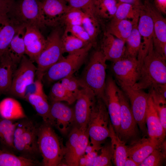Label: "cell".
I'll return each instance as SVG.
<instances>
[{
	"label": "cell",
	"mask_w": 166,
	"mask_h": 166,
	"mask_svg": "<svg viewBox=\"0 0 166 166\" xmlns=\"http://www.w3.org/2000/svg\"><path fill=\"white\" fill-rule=\"evenodd\" d=\"M8 14L19 26H33L39 29L46 26L38 0H21L15 2Z\"/></svg>",
	"instance_id": "obj_7"
},
{
	"label": "cell",
	"mask_w": 166,
	"mask_h": 166,
	"mask_svg": "<svg viewBox=\"0 0 166 166\" xmlns=\"http://www.w3.org/2000/svg\"><path fill=\"white\" fill-rule=\"evenodd\" d=\"M20 26L12 19L8 13L0 15V56L7 49Z\"/></svg>",
	"instance_id": "obj_24"
},
{
	"label": "cell",
	"mask_w": 166,
	"mask_h": 166,
	"mask_svg": "<svg viewBox=\"0 0 166 166\" xmlns=\"http://www.w3.org/2000/svg\"><path fill=\"white\" fill-rule=\"evenodd\" d=\"M18 65L6 50L0 56V96L9 92L14 74Z\"/></svg>",
	"instance_id": "obj_23"
},
{
	"label": "cell",
	"mask_w": 166,
	"mask_h": 166,
	"mask_svg": "<svg viewBox=\"0 0 166 166\" xmlns=\"http://www.w3.org/2000/svg\"><path fill=\"white\" fill-rule=\"evenodd\" d=\"M118 88L112 77L109 76L106 78L104 101L107 107L111 124L119 137L121 105L118 93Z\"/></svg>",
	"instance_id": "obj_16"
},
{
	"label": "cell",
	"mask_w": 166,
	"mask_h": 166,
	"mask_svg": "<svg viewBox=\"0 0 166 166\" xmlns=\"http://www.w3.org/2000/svg\"><path fill=\"white\" fill-rule=\"evenodd\" d=\"M93 46L92 44H89L80 49L68 53L65 57L63 56L47 70L42 79L44 78L48 83H51L73 74L85 62Z\"/></svg>",
	"instance_id": "obj_6"
},
{
	"label": "cell",
	"mask_w": 166,
	"mask_h": 166,
	"mask_svg": "<svg viewBox=\"0 0 166 166\" xmlns=\"http://www.w3.org/2000/svg\"><path fill=\"white\" fill-rule=\"evenodd\" d=\"M106 60L101 50L94 51L85 66L80 78L81 87L91 91L97 97L105 99L106 79Z\"/></svg>",
	"instance_id": "obj_2"
},
{
	"label": "cell",
	"mask_w": 166,
	"mask_h": 166,
	"mask_svg": "<svg viewBox=\"0 0 166 166\" xmlns=\"http://www.w3.org/2000/svg\"><path fill=\"white\" fill-rule=\"evenodd\" d=\"M38 164L37 160L17 156L6 149L0 148V166H34Z\"/></svg>",
	"instance_id": "obj_32"
},
{
	"label": "cell",
	"mask_w": 166,
	"mask_h": 166,
	"mask_svg": "<svg viewBox=\"0 0 166 166\" xmlns=\"http://www.w3.org/2000/svg\"><path fill=\"white\" fill-rule=\"evenodd\" d=\"M119 3L118 0H95L94 12L96 16L105 19H112Z\"/></svg>",
	"instance_id": "obj_34"
},
{
	"label": "cell",
	"mask_w": 166,
	"mask_h": 166,
	"mask_svg": "<svg viewBox=\"0 0 166 166\" xmlns=\"http://www.w3.org/2000/svg\"><path fill=\"white\" fill-rule=\"evenodd\" d=\"M135 24L132 31L125 42L126 44L124 56L137 57L141 44V36Z\"/></svg>",
	"instance_id": "obj_35"
},
{
	"label": "cell",
	"mask_w": 166,
	"mask_h": 166,
	"mask_svg": "<svg viewBox=\"0 0 166 166\" xmlns=\"http://www.w3.org/2000/svg\"><path fill=\"white\" fill-rule=\"evenodd\" d=\"M15 3V0H0V15L8 13Z\"/></svg>",
	"instance_id": "obj_47"
},
{
	"label": "cell",
	"mask_w": 166,
	"mask_h": 166,
	"mask_svg": "<svg viewBox=\"0 0 166 166\" xmlns=\"http://www.w3.org/2000/svg\"><path fill=\"white\" fill-rule=\"evenodd\" d=\"M84 13L78 9L70 7L61 18L59 22L65 27L81 25Z\"/></svg>",
	"instance_id": "obj_41"
},
{
	"label": "cell",
	"mask_w": 166,
	"mask_h": 166,
	"mask_svg": "<svg viewBox=\"0 0 166 166\" xmlns=\"http://www.w3.org/2000/svg\"><path fill=\"white\" fill-rule=\"evenodd\" d=\"M124 166H139V164L131 158L128 157L124 162Z\"/></svg>",
	"instance_id": "obj_50"
},
{
	"label": "cell",
	"mask_w": 166,
	"mask_h": 166,
	"mask_svg": "<svg viewBox=\"0 0 166 166\" xmlns=\"http://www.w3.org/2000/svg\"><path fill=\"white\" fill-rule=\"evenodd\" d=\"M157 146L149 138L144 136L128 146V157L131 158L139 165Z\"/></svg>",
	"instance_id": "obj_25"
},
{
	"label": "cell",
	"mask_w": 166,
	"mask_h": 166,
	"mask_svg": "<svg viewBox=\"0 0 166 166\" xmlns=\"http://www.w3.org/2000/svg\"><path fill=\"white\" fill-rule=\"evenodd\" d=\"M65 0L69 7L80 10L89 15L96 16L94 12L95 0Z\"/></svg>",
	"instance_id": "obj_43"
},
{
	"label": "cell",
	"mask_w": 166,
	"mask_h": 166,
	"mask_svg": "<svg viewBox=\"0 0 166 166\" xmlns=\"http://www.w3.org/2000/svg\"><path fill=\"white\" fill-rule=\"evenodd\" d=\"M146 123L147 134L150 140L157 145L161 144L165 140L166 131L162 125L149 94L146 109Z\"/></svg>",
	"instance_id": "obj_19"
},
{
	"label": "cell",
	"mask_w": 166,
	"mask_h": 166,
	"mask_svg": "<svg viewBox=\"0 0 166 166\" xmlns=\"http://www.w3.org/2000/svg\"><path fill=\"white\" fill-rule=\"evenodd\" d=\"M135 24L129 20L113 18L108 25L107 32L126 42Z\"/></svg>",
	"instance_id": "obj_31"
},
{
	"label": "cell",
	"mask_w": 166,
	"mask_h": 166,
	"mask_svg": "<svg viewBox=\"0 0 166 166\" xmlns=\"http://www.w3.org/2000/svg\"><path fill=\"white\" fill-rule=\"evenodd\" d=\"M48 98L50 102L64 101L66 102L69 105L73 103L77 99L65 89L60 81L53 85Z\"/></svg>",
	"instance_id": "obj_36"
},
{
	"label": "cell",
	"mask_w": 166,
	"mask_h": 166,
	"mask_svg": "<svg viewBox=\"0 0 166 166\" xmlns=\"http://www.w3.org/2000/svg\"><path fill=\"white\" fill-rule=\"evenodd\" d=\"M42 81V80L37 78L28 85L26 90L25 96L28 94H31L44 93Z\"/></svg>",
	"instance_id": "obj_46"
},
{
	"label": "cell",
	"mask_w": 166,
	"mask_h": 166,
	"mask_svg": "<svg viewBox=\"0 0 166 166\" xmlns=\"http://www.w3.org/2000/svg\"><path fill=\"white\" fill-rule=\"evenodd\" d=\"M81 26L89 34L93 45L95 44L99 32L97 18L84 13Z\"/></svg>",
	"instance_id": "obj_40"
},
{
	"label": "cell",
	"mask_w": 166,
	"mask_h": 166,
	"mask_svg": "<svg viewBox=\"0 0 166 166\" xmlns=\"http://www.w3.org/2000/svg\"><path fill=\"white\" fill-rule=\"evenodd\" d=\"M166 141L157 145L152 152L139 166H160L166 159Z\"/></svg>",
	"instance_id": "obj_37"
},
{
	"label": "cell",
	"mask_w": 166,
	"mask_h": 166,
	"mask_svg": "<svg viewBox=\"0 0 166 166\" xmlns=\"http://www.w3.org/2000/svg\"><path fill=\"white\" fill-rule=\"evenodd\" d=\"M164 130L166 131V98L153 89L149 92Z\"/></svg>",
	"instance_id": "obj_39"
},
{
	"label": "cell",
	"mask_w": 166,
	"mask_h": 166,
	"mask_svg": "<svg viewBox=\"0 0 166 166\" xmlns=\"http://www.w3.org/2000/svg\"><path fill=\"white\" fill-rule=\"evenodd\" d=\"M96 97L90 90L82 87L76 100L74 109L75 125L87 129V124L92 108Z\"/></svg>",
	"instance_id": "obj_17"
},
{
	"label": "cell",
	"mask_w": 166,
	"mask_h": 166,
	"mask_svg": "<svg viewBox=\"0 0 166 166\" xmlns=\"http://www.w3.org/2000/svg\"><path fill=\"white\" fill-rule=\"evenodd\" d=\"M50 118L49 124L64 136L75 125L74 109L62 101L50 102Z\"/></svg>",
	"instance_id": "obj_14"
},
{
	"label": "cell",
	"mask_w": 166,
	"mask_h": 166,
	"mask_svg": "<svg viewBox=\"0 0 166 166\" xmlns=\"http://www.w3.org/2000/svg\"><path fill=\"white\" fill-rule=\"evenodd\" d=\"M109 137L113 151L112 161L117 166H124L128 157V146L121 140L115 132L110 120L109 124Z\"/></svg>",
	"instance_id": "obj_26"
},
{
	"label": "cell",
	"mask_w": 166,
	"mask_h": 166,
	"mask_svg": "<svg viewBox=\"0 0 166 166\" xmlns=\"http://www.w3.org/2000/svg\"><path fill=\"white\" fill-rule=\"evenodd\" d=\"M118 95L121 105L120 128L119 137L126 144H131L139 138L137 124L131 109L129 100L126 94L119 88Z\"/></svg>",
	"instance_id": "obj_10"
},
{
	"label": "cell",
	"mask_w": 166,
	"mask_h": 166,
	"mask_svg": "<svg viewBox=\"0 0 166 166\" xmlns=\"http://www.w3.org/2000/svg\"><path fill=\"white\" fill-rule=\"evenodd\" d=\"M24 42L25 54L33 62H36L45 47L46 38L38 28L27 26H26Z\"/></svg>",
	"instance_id": "obj_20"
},
{
	"label": "cell",
	"mask_w": 166,
	"mask_h": 166,
	"mask_svg": "<svg viewBox=\"0 0 166 166\" xmlns=\"http://www.w3.org/2000/svg\"><path fill=\"white\" fill-rule=\"evenodd\" d=\"M149 0L151 1L152 0Z\"/></svg>",
	"instance_id": "obj_51"
},
{
	"label": "cell",
	"mask_w": 166,
	"mask_h": 166,
	"mask_svg": "<svg viewBox=\"0 0 166 166\" xmlns=\"http://www.w3.org/2000/svg\"><path fill=\"white\" fill-rule=\"evenodd\" d=\"M110 121L107 107L104 100L96 97L88 122V131L91 144L100 150L102 144L109 137Z\"/></svg>",
	"instance_id": "obj_5"
},
{
	"label": "cell",
	"mask_w": 166,
	"mask_h": 166,
	"mask_svg": "<svg viewBox=\"0 0 166 166\" xmlns=\"http://www.w3.org/2000/svg\"><path fill=\"white\" fill-rule=\"evenodd\" d=\"M53 127L44 122L38 126V144L44 166H59L65 154L63 140Z\"/></svg>",
	"instance_id": "obj_3"
},
{
	"label": "cell",
	"mask_w": 166,
	"mask_h": 166,
	"mask_svg": "<svg viewBox=\"0 0 166 166\" xmlns=\"http://www.w3.org/2000/svg\"><path fill=\"white\" fill-rule=\"evenodd\" d=\"M0 116L8 120H16L26 117L20 103L11 97H7L0 102Z\"/></svg>",
	"instance_id": "obj_27"
},
{
	"label": "cell",
	"mask_w": 166,
	"mask_h": 166,
	"mask_svg": "<svg viewBox=\"0 0 166 166\" xmlns=\"http://www.w3.org/2000/svg\"><path fill=\"white\" fill-rule=\"evenodd\" d=\"M137 28L141 36V44L137 58L141 67L150 47L153 44V22L144 5L140 11Z\"/></svg>",
	"instance_id": "obj_18"
},
{
	"label": "cell",
	"mask_w": 166,
	"mask_h": 166,
	"mask_svg": "<svg viewBox=\"0 0 166 166\" xmlns=\"http://www.w3.org/2000/svg\"><path fill=\"white\" fill-rule=\"evenodd\" d=\"M153 5L161 13H166V0H153Z\"/></svg>",
	"instance_id": "obj_48"
},
{
	"label": "cell",
	"mask_w": 166,
	"mask_h": 166,
	"mask_svg": "<svg viewBox=\"0 0 166 166\" xmlns=\"http://www.w3.org/2000/svg\"><path fill=\"white\" fill-rule=\"evenodd\" d=\"M65 28V31L87 44L93 45L89 34L81 25L67 26Z\"/></svg>",
	"instance_id": "obj_45"
},
{
	"label": "cell",
	"mask_w": 166,
	"mask_h": 166,
	"mask_svg": "<svg viewBox=\"0 0 166 166\" xmlns=\"http://www.w3.org/2000/svg\"><path fill=\"white\" fill-rule=\"evenodd\" d=\"M100 150L101 153L95 159L92 166H112L113 153L111 143L102 146Z\"/></svg>",
	"instance_id": "obj_42"
},
{
	"label": "cell",
	"mask_w": 166,
	"mask_h": 166,
	"mask_svg": "<svg viewBox=\"0 0 166 166\" xmlns=\"http://www.w3.org/2000/svg\"><path fill=\"white\" fill-rule=\"evenodd\" d=\"M143 6L140 7L130 4L119 2L113 18L128 20L134 24L137 23L140 10Z\"/></svg>",
	"instance_id": "obj_33"
},
{
	"label": "cell",
	"mask_w": 166,
	"mask_h": 166,
	"mask_svg": "<svg viewBox=\"0 0 166 166\" xmlns=\"http://www.w3.org/2000/svg\"><path fill=\"white\" fill-rule=\"evenodd\" d=\"M111 69L120 85L132 87L138 79L140 67L136 57L124 56L113 62Z\"/></svg>",
	"instance_id": "obj_12"
},
{
	"label": "cell",
	"mask_w": 166,
	"mask_h": 166,
	"mask_svg": "<svg viewBox=\"0 0 166 166\" xmlns=\"http://www.w3.org/2000/svg\"><path fill=\"white\" fill-rule=\"evenodd\" d=\"M37 70L33 62L24 55L14 72L8 93L24 99L26 88L34 81Z\"/></svg>",
	"instance_id": "obj_11"
},
{
	"label": "cell",
	"mask_w": 166,
	"mask_h": 166,
	"mask_svg": "<svg viewBox=\"0 0 166 166\" xmlns=\"http://www.w3.org/2000/svg\"><path fill=\"white\" fill-rule=\"evenodd\" d=\"M18 121L15 129L13 144L15 151L20 156L37 160L40 154L38 144V126L26 118Z\"/></svg>",
	"instance_id": "obj_4"
},
{
	"label": "cell",
	"mask_w": 166,
	"mask_h": 166,
	"mask_svg": "<svg viewBox=\"0 0 166 166\" xmlns=\"http://www.w3.org/2000/svg\"><path fill=\"white\" fill-rule=\"evenodd\" d=\"M61 43L63 53L73 52L89 44L85 42L65 30L62 35Z\"/></svg>",
	"instance_id": "obj_38"
},
{
	"label": "cell",
	"mask_w": 166,
	"mask_h": 166,
	"mask_svg": "<svg viewBox=\"0 0 166 166\" xmlns=\"http://www.w3.org/2000/svg\"><path fill=\"white\" fill-rule=\"evenodd\" d=\"M60 81L65 89L77 98L82 88L78 79L73 74H72L63 78Z\"/></svg>",
	"instance_id": "obj_44"
},
{
	"label": "cell",
	"mask_w": 166,
	"mask_h": 166,
	"mask_svg": "<svg viewBox=\"0 0 166 166\" xmlns=\"http://www.w3.org/2000/svg\"><path fill=\"white\" fill-rule=\"evenodd\" d=\"M62 34L61 30L57 29L52 31L46 38L45 47L36 61L37 78L42 80L47 70L63 56Z\"/></svg>",
	"instance_id": "obj_8"
},
{
	"label": "cell",
	"mask_w": 166,
	"mask_h": 166,
	"mask_svg": "<svg viewBox=\"0 0 166 166\" xmlns=\"http://www.w3.org/2000/svg\"><path fill=\"white\" fill-rule=\"evenodd\" d=\"M89 141L87 129L75 125L68 135L65 155L59 166H79L80 160Z\"/></svg>",
	"instance_id": "obj_9"
},
{
	"label": "cell",
	"mask_w": 166,
	"mask_h": 166,
	"mask_svg": "<svg viewBox=\"0 0 166 166\" xmlns=\"http://www.w3.org/2000/svg\"><path fill=\"white\" fill-rule=\"evenodd\" d=\"M127 97L135 121L142 132L147 134L146 123V112L149 93L144 90L136 89L132 87L120 85Z\"/></svg>",
	"instance_id": "obj_13"
},
{
	"label": "cell",
	"mask_w": 166,
	"mask_h": 166,
	"mask_svg": "<svg viewBox=\"0 0 166 166\" xmlns=\"http://www.w3.org/2000/svg\"><path fill=\"white\" fill-rule=\"evenodd\" d=\"M119 2L127 3L140 7L144 6L143 2L142 0H118Z\"/></svg>",
	"instance_id": "obj_49"
},
{
	"label": "cell",
	"mask_w": 166,
	"mask_h": 166,
	"mask_svg": "<svg viewBox=\"0 0 166 166\" xmlns=\"http://www.w3.org/2000/svg\"><path fill=\"white\" fill-rule=\"evenodd\" d=\"M24 99L33 106L37 113L42 117L43 122L49 124L50 104L48 101V97L45 93L29 94L25 96Z\"/></svg>",
	"instance_id": "obj_30"
},
{
	"label": "cell",
	"mask_w": 166,
	"mask_h": 166,
	"mask_svg": "<svg viewBox=\"0 0 166 166\" xmlns=\"http://www.w3.org/2000/svg\"><path fill=\"white\" fill-rule=\"evenodd\" d=\"M166 84V59L154 49L153 44L143 60L138 79L132 87L150 89L158 84Z\"/></svg>",
	"instance_id": "obj_1"
},
{
	"label": "cell",
	"mask_w": 166,
	"mask_h": 166,
	"mask_svg": "<svg viewBox=\"0 0 166 166\" xmlns=\"http://www.w3.org/2000/svg\"><path fill=\"white\" fill-rule=\"evenodd\" d=\"M125 42L105 32L101 44L102 51L106 60L113 62L125 55Z\"/></svg>",
	"instance_id": "obj_22"
},
{
	"label": "cell",
	"mask_w": 166,
	"mask_h": 166,
	"mask_svg": "<svg viewBox=\"0 0 166 166\" xmlns=\"http://www.w3.org/2000/svg\"><path fill=\"white\" fill-rule=\"evenodd\" d=\"M144 7L152 20L153 26V44L154 49L166 59V19L149 0H144Z\"/></svg>",
	"instance_id": "obj_15"
},
{
	"label": "cell",
	"mask_w": 166,
	"mask_h": 166,
	"mask_svg": "<svg viewBox=\"0 0 166 166\" xmlns=\"http://www.w3.org/2000/svg\"><path fill=\"white\" fill-rule=\"evenodd\" d=\"M26 26H20L6 50L13 61L18 65L25 54L24 36Z\"/></svg>",
	"instance_id": "obj_28"
},
{
	"label": "cell",
	"mask_w": 166,
	"mask_h": 166,
	"mask_svg": "<svg viewBox=\"0 0 166 166\" xmlns=\"http://www.w3.org/2000/svg\"><path fill=\"white\" fill-rule=\"evenodd\" d=\"M40 1L45 26H56L59 24L61 18L70 7L65 0H42Z\"/></svg>",
	"instance_id": "obj_21"
},
{
	"label": "cell",
	"mask_w": 166,
	"mask_h": 166,
	"mask_svg": "<svg viewBox=\"0 0 166 166\" xmlns=\"http://www.w3.org/2000/svg\"><path fill=\"white\" fill-rule=\"evenodd\" d=\"M18 121L0 117V144L6 149L14 153L13 144L14 132Z\"/></svg>",
	"instance_id": "obj_29"
}]
</instances>
